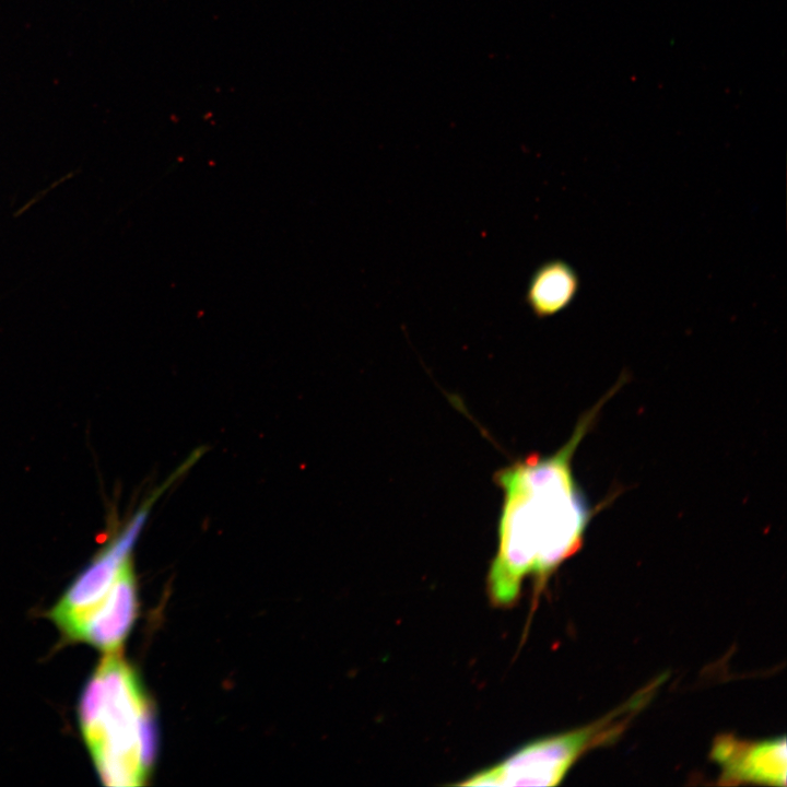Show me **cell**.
<instances>
[{
  "instance_id": "6da1fadb",
  "label": "cell",
  "mask_w": 787,
  "mask_h": 787,
  "mask_svg": "<svg viewBox=\"0 0 787 787\" xmlns=\"http://www.w3.org/2000/svg\"><path fill=\"white\" fill-rule=\"evenodd\" d=\"M596 411L579 421L556 453L529 455L495 473L504 498L488 575L492 603L512 606L526 576L545 578L579 549L591 512L573 477L572 459Z\"/></svg>"
},
{
  "instance_id": "7a4b0ae2",
  "label": "cell",
  "mask_w": 787,
  "mask_h": 787,
  "mask_svg": "<svg viewBox=\"0 0 787 787\" xmlns=\"http://www.w3.org/2000/svg\"><path fill=\"white\" fill-rule=\"evenodd\" d=\"M79 724L105 785L145 782L157 751L155 716L138 676L116 653L103 658L85 684Z\"/></svg>"
},
{
  "instance_id": "3957f363",
  "label": "cell",
  "mask_w": 787,
  "mask_h": 787,
  "mask_svg": "<svg viewBox=\"0 0 787 787\" xmlns=\"http://www.w3.org/2000/svg\"><path fill=\"white\" fill-rule=\"evenodd\" d=\"M641 708V700L634 696L595 723L526 744L502 762L467 777L457 785H559L583 753L616 739Z\"/></svg>"
},
{
  "instance_id": "277c9868",
  "label": "cell",
  "mask_w": 787,
  "mask_h": 787,
  "mask_svg": "<svg viewBox=\"0 0 787 787\" xmlns=\"http://www.w3.org/2000/svg\"><path fill=\"white\" fill-rule=\"evenodd\" d=\"M153 500H149L111 541L80 573L50 611V618L70 639L75 636L90 613L104 599L124 564L131 559L132 548L146 520Z\"/></svg>"
},
{
  "instance_id": "5b68a950",
  "label": "cell",
  "mask_w": 787,
  "mask_h": 787,
  "mask_svg": "<svg viewBox=\"0 0 787 787\" xmlns=\"http://www.w3.org/2000/svg\"><path fill=\"white\" fill-rule=\"evenodd\" d=\"M137 611V584L130 559L104 599L85 619L75 641L85 642L106 654L117 653L131 630Z\"/></svg>"
},
{
  "instance_id": "8992f818",
  "label": "cell",
  "mask_w": 787,
  "mask_h": 787,
  "mask_svg": "<svg viewBox=\"0 0 787 787\" xmlns=\"http://www.w3.org/2000/svg\"><path fill=\"white\" fill-rule=\"evenodd\" d=\"M785 737L760 742L742 741L733 736L716 738L710 756L723 770V779L786 785Z\"/></svg>"
},
{
  "instance_id": "52a82bcc",
  "label": "cell",
  "mask_w": 787,
  "mask_h": 787,
  "mask_svg": "<svg viewBox=\"0 0 787 787\" xmlns=\"http://www.w3.org/2000/svg\"><path fill=\"white\" fill-rule=\"evenodd\" d=\"M580 279L572 265L553 259L540 265L529 279L526 303L539 318L554 316L576 298Z\"/></svg>"
}]
</instances>
